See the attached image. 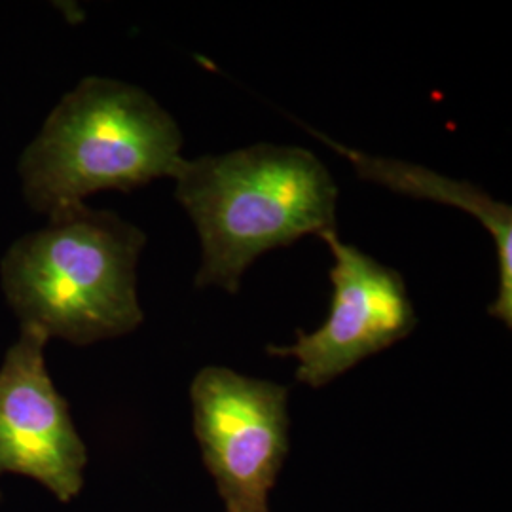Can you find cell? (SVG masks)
<instances>
[{"instance_id": "obj_4", "label": "cell", "mask_w": 512, "mask_h": 512, "mask_svg": "<svg viewBox=\"0 0 512 512\" xmlns=\"http://www.w3.org/2000/svg\"><path fill=\"white\" fill-rule=\"evenodd\" d=\"M194 433L226 512H270L289 452V389L205 366L190 385Z\"/></svg>"}, {"instance_id": "obj_7", "label": "cell", "mask_w": 512, "mask_h": 512, "mask_svg": "<svg viewBox=\"0 0 512 512\" xmlns=\"http://www.w3.org/2000/svg\"><path fill=\"white\" fill-rule=\"evenodd\" d=\"M315 139L323 141L327 147L342 154L349 164L355 167L357 175L368 183L382 184L385 188L420 198L433 200L458 207L461 211L475 217L495 241L497 251V272L499 287L494 302L490 304V317L505 323L507 329L512 327V209L507 203L497 202L482 188L467 181H456L439 175L421 165L408 164L403 160L372 156L355 148H348L342 143L332 141L327 135L306 128Z\"/></svg>"}, {"instance_id": "obj_6", "label": "cell", "mask_w": 512, "mask_h": 512, "mask_svg": "<svg viewBox=\"0 0 512 512\" xmlns=\"http://www.w3.org/2000/svg\"><path fill=\"white\" fill-rule=\"evenodd\" d=\"M48 336L21 327L0 366V475L31 476L59 501L84 486L86 446L44 361Z\"/></svg>"}, {"instance_id": "obj_1", "label": "cell", "mask_w": 512, "mask_h": 512, "mask_svg": "<svg viewBox=\"0 0 512 512\" xmlns=\"http://www.w3.org/2000/svg\"><path fill=\"white\" fill-rule=\"evenodd\" d=\"M173 181L202 243L198 289L238 294L258 256L336 232L338 186L308 148L256 143L183 160Z\"/></svg>"}, {"instance_id": "obj_3", "label": "cell", "mask_w": 512, "mask_h": 512, "mask_svg": "<svg viewBox=\"0 0 512 512\" xmlns=\"http://www.w3.org/2000/svg\"><path fill=\"white\" fill-rule=\"evenodd\" d=\"M141 228L82 205L18 239L2 258V291L23 327L76 346L124 336L143 323L137 262Z\"/></svg>"}, {"instance_id": "obj_5", "label": "cell", "mask_w": 512, "mask_h": 512, "mask_svg": "<svg viewBox=\"0 0 512 512\" xmlns=\"http://www.w3.org/2000/svg\"><path fill=\"white\" fill-rule=\"evenodd\" d=\"M323 241L334 258L327 321L313 332L298 330L291 346H268L270 355L296 359V380L313 389L397 344L418 325L403 275L336 232Z\"/></svg>"}, {"instance_id": "obj_2", "label": "cell", "mask_w": 512, "mask_h": 512, "mask_svg": "<svg viewBox=\"0 0 512 512\" xmlns=\"http://www.w3.org/2000/svg\"><path fill=\"white\" fill-rule=\"evenodd\" d=\"M181 148L175 118L145 90L88 76L52 110L19 173L31 207L55 219L97 192L173 179Z\"/></svg>"}]
</instances>
